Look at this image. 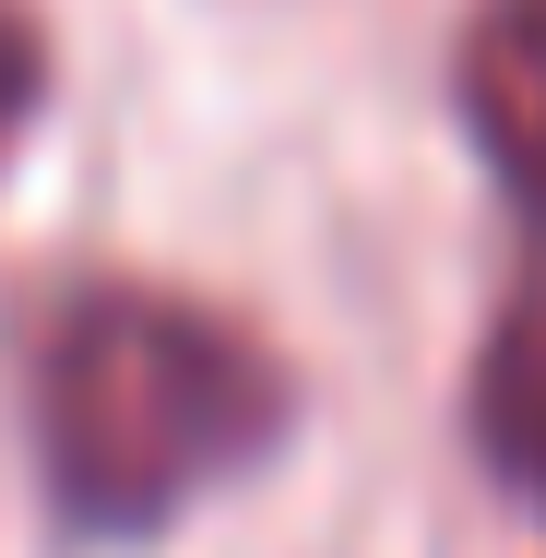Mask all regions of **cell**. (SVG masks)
I'll return each mask as SVG.
<instances>
[{
  "instance_id": "4",
  "label": "cell",
  "mask_w": 546,
  "mask_h": 558,
  "mask_svg": "<svg viewBox=\"0 0 546 558\" xmlns=\"http://www.w3.org/2000/svg\"><path fill=\"white\" fill-rule=\"evenodd\" d=\"M48 108V24L24 12V0H0V167H12V143L36 131Z\"/></svg>"
},
{
  "instance_id": "2",
  "label": "cell",
  "mask_w": 546,
  "mask_h": 558,
  "mask_svg": "<svg viewBox=\"0 0 546 558\" xmlns=\"http://www.w3.org/2000/svg\"><path fill=\"white\" fill-rule=\"evenodd\" d=\"M463 131L499 167V191L546 226V0L463 12Z\"/></svg>"
},
{
  "instance_id": "3",
  "label": "cell",
  "mask_w": 546,
  "mask_h": 558,
  "mask_svg": "<svg viewBox=\"0 0 546 558\" xmlns=\"http://www.w3.org/2000/svg\"><path fill=\"white\" fill-rule=\"evenodd\" d=\"M475 451H487L499 487H523L546 511V286H523L487 322V356H475Z\"/></svg>"
},
{
  "instance_id": "1",
  "label": "cell",
  "mask_w": 546,
  "mask_h": 558,
  "mask_svg": "<svg viewBox=\"0 0 546 558\" xmlns=\"http://www.w3.org/2000/svg\"><path fill=\"white\" fill-rule=\"evenodd\" d=\"M24 404H36L48 499L84 535H167L203 487L250 475L298 428L286 356L250 322L143 274H84L48 298Z\"/></svg>"
}]
</instances>
